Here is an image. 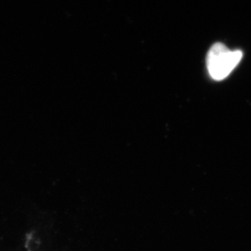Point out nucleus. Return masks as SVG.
<instances>
[{
	"label": "nucleus",
	"instance_id": "f257e3e1",
	"mask_svg": "<svg viewBox=\"0 0 251 251\" xmlns=\"http://www.w3.org/2000/svg\"><path fill=\"white\" fill-rule=\"evenodd\" d=\"M242 56V51L230 50L221 43L214 44L206 57V67L209 75L214 80H224L237 67Z\"/></svg>",
	"mask_w": 251,
	"mask_h": 251
}]
</instances>
